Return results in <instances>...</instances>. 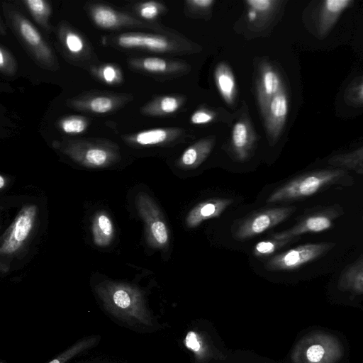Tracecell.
<instances>
[{
  "label": "cell",
  "mask_w": 363,
  "mask_h": 363,
  "mask_svg": "<svg viewBox=\"0 0 363 363\" xmlns=\"http://www.w3.org/2000/svg\"><path fill=\"white\" fill-rule=\"evenodd\" d=\"M104 308L112 315L133 325H150L152 318L142 291L135 285L105 280L94 288Z\"/></svg>",
  "instance_id": "obj_1"
},
{
  "label": "cell",
  "mask_w": 363,
  "mask_h": 363,
  "mask_svg": "<svg viewBox=\"0 0 363 363\" xmlns=\"http://www.w3.org/2000/svg\"><path fill=\"white\" fill-rule=\"evenodd\" d=\"M353 178L348 171L337 167L316 169L289 181L267 199V202L291 201L307 198L334 186L352 185Z\"/></svg>",
  "instance_id": "obj_2"
},
{
  "label": "cell",
  "mask_w": 363,
  "mask_h": 363,
  "mask_svg": "<svg viewBox=\"0 0 363 363\" xmlns=\"http://www.w3.org/2000/svg\"><path fill=\"white\" fill-rule=\"evenodd\" d=\"M344 353L340 339L333 334L315 331L303 336L295 345L294 363H337Z\"/></svg>",
  "instance_id": "obj_3"
},
{
  "label": "cell",
  "mask_w": 363,
  "mask_h": 363,
  "mask_svg": "<svg viewBox=\"0 0 363 363\" xmlns=\"http://www.w3.org/2000/svg\"><path fill=\"white\" fill-rule=\"evenodd\" d=\"M38 208L33 203L24 205L3 234L0 242L1 263L16 255L30 238L36 224Z\"/></svg>",
  "instance_id": "obj_4"
},
{
  "label": "cell",
  "mask_w": 363,
  "mask_h": 363,
  "mask_svg": "<svg viewBox=\"0 0 363 363\" xmlns=\"http://www.w3.org/2000/svg\"><path fill=\"white\" fill-rule=\"evenodd\" d=\"M135 203L138 213L144 222L149 245L160 250L167 248L169 242V230L157 204L144 191L138 193Z\"/></svg>",
  "instance_id": "obj_5"
},
{
  "label": "cell",
  "mask_w": 363,
  "mask_h": 363,
  "mask_svg": "<svg viewBox=\"0 0 363 363\" xmlns=\"http://www.w3.org/2000/svg\"><path fill=\"white\" fill-rule=\"evenodd\" d=\"M344 213L339 204L315 208L293 227L272 235L276 240L294 238L306 233H320L330 229Z\"/></svg>",
  "instance_id": "obj_6"
},
{
  "label": "cell",
  "mask_w": 363,
  "mask_h": 363,
  "mask_svg": "<svg viewBox=\"0 0 363 363\" xmlns=\"http://www.w3.org/2000/svg\"><path fill=\"white\" fill-rule=\"evenodd\" d=\"M335 244L320 242L298 245L273 257L267 264L270 271H291L313 262L331 250Z\"/></svg>",
  "instance_id": "obj_7"
},
{
  "label": "cell",
  "mask_w": 363,
  "mask_h": 363,
  "mask_svg": "<svg viewBox=\"0 0 363 363\" xmlns=\"http://www.w3.org/2000/svg\"><path fill=\"white\" fill-rule=\"evenodd\" d=\"M294 206L279 207L257 213L245 220L238 228L236 237L244 240L256 236L287 219Z\"/></svg>",
  "instance_id": "obj_8"
},
{
  "label": "cell",
  "mask_w": 363,
  "mask_h": 363,
  "mask_svg": "<svg viewBox=\"0 0 363 363\" xmlns=\"http://www.w3.org/2000/svg\"><path fill=\"white\" fill-rule=\"evenodd\" d=\"M289 111L288 96L283 86L273 96L264 114L265 126L270 139L275 142L284 126Z\"/></svg>",
  "instance_id": "obj_9"
},
{
  "label": "cell",
  "mask_w": 363,
  "mask_h": 363,
  "mask_svg": "<svg viewBox=\"0 0 363 363\" xmlns=\"http://www.w3.org/2000/svg\"><path fill=\"white\" fill-rule=\"evenodd\" d=\"M282 86L280 77L275 69L269 65H263L257 83L258 104L263 116L270 101Z\"/></svg>",
  "instance_id": "obj_10"
},
{
  "label": "cell",
  "mask_w": 363,
  "mask_h": 363,
  "mask_svg": "<svg viewBox=\"0 0 363 363\" xmlns=\"http://www.w3.org/2000/svg\"><path fill=\"white\" fill-rule=\"evenodd\" d=\"M353 0H326L322 2L318 19V30L321 37L326 36L340 16L354 4Z\"/></svg>",
  "instance_id": "obj_11"
},
{
  "label": "cell",
  "mask_w": 363,
  "mask_h": 363,
  "mask_svg": "<svg viewBox=\"0 0 363 363\" xmlns=\"http://www.w3.org/2000/svg\"><path fill=\"white\" fill-rule=\"evenodd\" d=\"M229 199H214L199 203L186 217L189 228H196L204 220L219 216L232 203Z\"/></svg>",
  "instance_id": "obj_12"
},
{
  "label": "cell",
  "mask_w": 363,
  "mask_h": 363,
  "mask_svg": "<svg viewBox=\"0 0 363 363\" xmlns=\"http://www.w3.org/2000/svg\"><path fill=\"white\" fill-rule=\"evenodd\" d=\"M337 288L342 291L363 294V254L343 269Z\"/></svg>",
  "instance_id": "obj_13"
},
{
  "label": "cell",
  "mask_w": 363,
  "mask_h": 363,
  "mask_svg": "<svg viewBox=\"0 0 363 363\" xmlns=\"http://www.w3.org/2000/svg\"><path fill=\"white\" fill-rule=\"evenodd\" d=\"M93 242L97 247H106L112 242L115 228L112 219L104 211L95 213L91 221Z\"/></svg>",
  "instance_id": "obj_14"
},
{
  "label": "cell",
  "mask_w": 363,
  "mask_h": 363,
  "mask_svg": "<svg viewBox=\"0 0 363 363\" xmlns=\"http://www.w3.org/2000/svg\"><path fill=\"white\" fill-rule=\"evenodd\" d=\"M69 154L82 164L94 168L108 166L115 159L112 152L99 147H89L81 151H70Z\"/></svg>",
  "instance_id": "obj_15"
},
{
  "label": "cell",
  "mask_w": 363,
  "mask_h": 363,
  "mask_svg": "<svg viewBox=\"0 0 363 363\" xmlns=\"http://www.w3.org/2000/svg\"><path fill=\"white\" fill-rule=\"evenodd\" d=\"M118 42L125 48H143L159 52L171 49V45L166 38L155 35L126 34L120 36Z\"/></svg>",
  "instance_id": "obj_16"
},
{
  "label": "cell",
  "mask_w": 363,
  "mask_h": 363,
  "mask_svg": "<svg viewBox=\"0 0 363 363\" xmlns=\"http://www.w3.org/2000/svg\"><path fill=\"white\" fill-rule=\"evenodd\" d=\"M327 162L333 167L363 174V145L350 151L332 155Z\"/></svg>",
  "instance_id": "obj_17"
},
{
  "label": "cell",
  "mask_w": 363,
  "mask_h": 363,
  "mask_svg": "<svg viewBox=\"0 0 363 363\" xmlns=\"http://www.w3.org/2000/svg\"><path fill=\"white\" fill-rule=\"evenodd\" d=\"M217 89L228 104H231L235 96L236 84L235 77L229 67L225 63H220L214 72Z\"/></svg>",
  "instance_id": "obj_18"
},
{
  "label": "cell",
  "mask_w": 363,
  "mask_h": 363,
  "mask_svg": "<svg viewBox=\"0 0 363 363\" xmlns=\"http://www.w3.org/2000/svg\"><path fill=\"white\" fill-rule=\"evenodd\" d=\"M212 148V142L201 140L186 148L182 153L179 165L186 169L199 166L207 157Z\"/></svg>",
  "instance_id": "obj_19"
},
{
  "label": "cell",
  "mask_w": 363,
  "mask_h": 363,
  "mask_svg": "<svg viewBox=\"0 0 363 363\" xmlns=\"http://www.w3.org/2000/svg\"><path fill=\"white\" fill-rule=\"evenodd\" d=\"M232 142L235 152L240 160L248 155L252 138L247 125L243 121L237 122L233 128Z\"/></svg>",
  "instance_id": "obj_20"
},
{
  "label": "cell",
  "mask_w": 363,
  "mask_h": 363,
  "mask_svg": "<svg viewBox=\"0 0 363 363\" xmlns=\"http://www.w3.org/2000/svg\"><path fill=\"white\" fill-rule=\"evenodd\" d=\"M97 342V336H88L80 339L48 363H66L78 354L94 347Z\"/></svg>",
  "instance_id": "obj_21"
},
{
  "label": "cell",
  "mask_w": 363,
  "mask_h": 363,
  "mask_svg": "<svg viewBox=\"0 0 363 363\" xmlns=\"http://www.w3.org/2000/svg\"><path fill=\"white\" fill-rule=\"evenodd\" d=\"M172 130L157 128L139 133L135 137V141L140 145H153L162 143L174 135Z\"/></svg>",
  "instance_id": "obj_22"
},
{
  "label": "cell",
  "mask_w": 363,
  "mask_h": 363,
  "mask_svg": "<svg viewBox=\"0 0 363 363\" xmlns=\"http://www.w3.org/2000/svg\"><path fill=\"white\" fill-rule=\"evenodd\" d=\"M344 99L350 106L363 107V77L357 78L347 86Z\"/></svg>",
  "instance_id": "obj_23"
},
{
  "label": "cell",
  "mask_w": 363,
  "mask_h": 363,
  "mask_svg": "<svg viewBox=\"0 0 363 363\" xmlns=\"http://www.w3.org/2000/svg\"><path fill=\"white\" fill-rule=\"evenodd\" d=\"M95 23L104 28H111L119 23L118 15L111 9L104 7L97 8L93 13Z\"/></svg>",
  "instance_id": "obj_24"
},
{
  "label": "cell",
  "mask_w": 363,
  "mask_h": 363,
  "mask_svg": "<svg viewBox=\"0 0 363 363\" xmlns=\"http://www.w3.org/2000/svg\"><path fill=\"white\" fill-rule=\"evenodd\" d=\"M19 32L30 45L38 48L43 45L40 33L30 21L21 19L19 22Z\"/></svg>",
  "instance_id": "obj_25"
},
{
  "label": "cell",
  "mask_w": 363,
  "mask_h": 363,
  "mask_svg": "<svg viewBox=\"0 0 363 363\" xmlns=\"http://www.w3.org/2000/svg\"><path fill=\"white\" fill-rule=\"evenodd\" d=\"M294 238L285 240H263L256 244L253 252L257 257H264L274 252L278 249L286 245Z\"/></svg>",
  "instance_id": "obj_26"
},
{
  "label": "cell",
  "mask_w": 363,
  "mask_h": 363,
  "mask_svg": "<svg viewBox=\"0 0 363 363\" xmlns=\"http://www.w3.org/2000/svg\"><path fill=\"white\" fill-rule=\"evenodd\" d=\"M184 343L186 347L197 356H202L205 352L201 337L194 331H189L186 334Z\"/></svg>",
  "instance_id": "obj_27"
},
{
  "label": "cell",
  "mask_w": 363,
  "mask_h": 363,
  "mask_svg": "<svg viewBox=\"0 0 363 363\" xmlns=\"http://www.w3.org/2000/svg\"><path fill=\"white\" fill-rule=\"evenodd\" d=\"M143 67L151 72H164L168 69V63L158 57H147L142 62Z\"/></svg>",
  "instance_id": "obj_28"
},
{
  "label": "cell",
  "mask_w": 363,
  "mask_h": 363,
  "mask_svg": "<svg viewBox=\"0 0 363 363\" xmlns=\"http://www.w3.org/2000/svg\"><path fill=\"white\" fill-rule=\"evenodd\" d=\"M61 126L63 131L67 133H79L86 129V123L81 118H70L64 120Z\"/></svg>",
  "instance_id": "obj_29"
},
{
  "label": "cell",
  "mask_w": 363,
  "mask_h": 363,
  "mask_svg": "<svg viewBox=\"0 0 363 363\" xmlns=\"http://www.w3.org/2000/svg\"><path fill=\"white\" fill-rule=\"evenodd\" d=\"M89 106L94 112L104 113L112 108L113 101L108 97L99 96L92 99L90 101Z\"/></svg>",
  "instance_id": "obj_30"
},
{
  "label": "cell",
  "mask_w": 363,
  "mask_h": 363,
  "mask_svg": "<svg viewBox=\"0 0 363 363\" xmlns=\"http://www.w3.org/2000/svg\"><path fill=\"white\" fill-rule=\"evenodd\" d=\"M181 102L179 99L174 96H164L160 101V108L164 113H172L177 111Z\"/></svg>",
  "instance_id": "obj_31"
},
{
  "label": "cell",
  "mask_w": 363,
  "mask_h": 363,
  "mask_svg": "<svg viewBox=\"0 0 363 363\" xmlns=\"http://www.w3.org/2000/svg\"><path fill=\"white\" fill-rule=\"evenodd\" d=\"M26 4L35 16H46L48 13L46 3L42 0H28L26 1Z\"/></svg>",
  "instance_id": "obj_32"
},
{
  "label": "cell",
  "mask_w": 363,
  "mask_h": 363,
  "mask_svg": "<svg viewBox=\"0 0 363 363\" xmlns=\"http://www.w3.org/2000/svg\"><path fill=\"white\" fill-rule=\"evenodd\" d=\"M65 43L68 50L73 53H78L83 50V41L75 33H68L66 36Z\"/></svg>",
  "instance_id": "obj_33"
},
{
  "label": "cell",
  "mask_w": 363,
  "mask_h": 363,
  "mask_svg": "<svg viewBox=\"0 0 363 363\" xmlns=\"http://www.w3.org/2000/svg\"><path fill=\"white\" fill-rule=\"evenodd\" d=\"M275 3L271 0H247L246 4L250 7L255 10L257 12H265L269 11L273 7V4Z\"/></svg>",
  "instance_id": "obj_34"
},
{
  "label": "cell",
  "mask_w": 363,
  "mask_h": 363,
  "mask_svg": "<svg viewBox=\"0 0 363 363\" xmlns=\"http://www.w3.org/2000/svg\"><path fill=\"white\" fill-rule=\"evenodd\" d=\"M213 117L211 113L199 110L191 115L190 121L193 124H206L211 122L213 119Z\"/></svg>",
  "instance_id": "obj_35"
},
{
  "label": "cell",
  "mask_w": 363,
  "mask_h": 363,
  "mask_svg": "<svg viewBox=\"0 0 363 363\" xmlns=\"http://www.w3.org/2000/svg\"><path fill=\"white\" fill-rule=\"evenodd\" d=\"M140 16L147 19L155 18L159 13V7L152 2H148L143 5L140 11Z\"/></svg>",
  "instance_id": "obj_36"
},
{
  "label": "cell",
  "mask_w": 363,
  "mask_h": 363,
  "mask_svg": "<svg viewBox=\"0 0 363 363\" xmlns=\"http://www.w3.org/2000/svg\"><path fill=\"white\" fill-rule=\"evenodd\" d=\"M116 77V72L112 67H106L103 70V77L107 82H112Z\"/></svg>",
  "instance_id": "obj_37"
},
{
  "label": "cell",
  "mask_w": 363,
  "mask_h": 363,
  "mask_svg": "<svg viewBox=\"0 0 363 363\" xmlns=\"http://www.w3.org/2000/svg\"><path fill=\"white\" fill-rule=\"evenodd\" d=\"M188 4L199 8H207L213 4V0H191L186 1Z\"/></svg>",
  "instance_id": "obj_38"
},
{
  "label": "cell",
  "mask_w": 363,
  "mask_h": 363,
  "mask_svg": "<svg viewBox=\"0 0 363 363\" xmlns=\"http://www.w3.org/2000/svg\"><path fill=\"white\" fill-rule=\"evenodd\" d=\"M248 19L250 21H254L257 18V11L252 9H250V10L248 12Z\"/></svg>",
  "instance_id": "obj_39"
},
{
  "label": "cell",
  "mask_w": 363,
  "mask_h": 363,
  "mask_svg": "<svg viewBox=\"0 0 363 363\" xmlns=\"http://www.w3.org/2000/svg\"><path fill=\"white\" fill-rule=\"evenodd\" d=\"M4 56L3 50H1V51H0V66L1 68L4 67Z\"/></svg>",
  "instance_id": "obj_40"
},
{
  "label": "cell",
  "mask_w": 363,
  "mask_h": 363,
  "mask_svg": "<svg viewBox=\"0 0 363 363\" xmlns=\"http://www.w3.org/2000/svg\"><path fill=\"white\" fill-rule=\"evenodd\" d=\"M4 186H5V180H4V177L1 175V176H0V189H2Z\"/></svg>",
  "instance_id": "obj_41"
},
{
  "label": "cell",
  "mask_w": 363,
  "mask_h": 363,
  "mask_svg": "<svg viewBox=\"0 0 363 363\" xmlns=\"http://www.w3.org/2000/svg\"><path fill=\"white\" fill-rule=\"evenodd\" d=\"M362 220H363V215H362Z\"/></svg>",
  "instance_id": "obj_42"
}]
</instances>
